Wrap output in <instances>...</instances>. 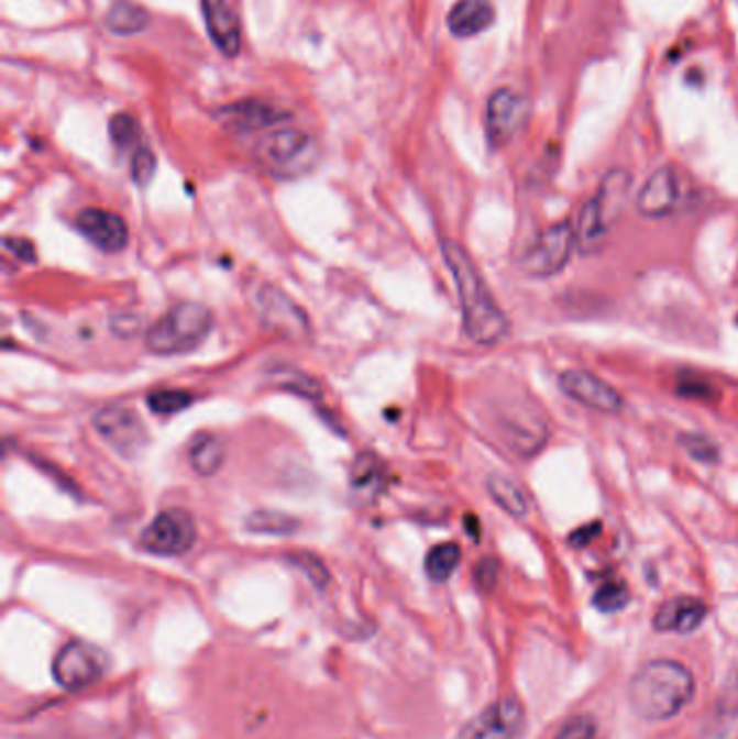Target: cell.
<instances>
[{
    "mask_svg": "<svg viewBox=\"0 0 738 739\" xmlns=\"http://www.w3.org/2000/svg\"><path fill=\"white\" fill-rule=\"evenodd\" d=\"M442 255L458 286L466 335L478 346L503 342L509 333V320L489 293L469 251L455 241H442Z\"/></svg>",
    "mask_w": 738,
    "mask_h": 739,
    "instance_id": "cell-1",
    "label": "cell"
},
{
    "mask_svg": "<svg viewBox=\"0 0 738 739\" xmlns=\"http://www.w3.org/2000/svg\"><path fill=\"white\" fill-rule=\"evenodd\" d=\"M695 679L691 671L673 660H652L643 664L628 685L632 712L646 723L675 718L693 698Z\"/></svg>",
    "mask_w": 738,
    "mask_h": 739,
    "instance_id": "cell-2",
    "label": "cell"
},
{
    "mask_svg": "<svg viewBox=\"0 0 738 739\" xmlns=\"http://www.w3.org/2000/svg\"><path fill=\"white\" fill-rule=\"evenodd\" d=\"M214 324L212 311L194 301L167 309L145 333V349L152 355H187L203 344Z\"/></svg>",
    "mask_w": 738,
    "mask_h": 739,
    "instance_id": "cell-3",
    "label": "cell"
},
{
    "mask_svg": "<svg viewBox=\"0 0 738 739\" xmlns=\"http://www.w3.org/2000/svg\"><path fill=\"white\" fill-rule=\"evenodd\" d=\"M317 156V141L297 128L273 130L256 145L258 163L279 178H295L310 172Z\"/></svg>",
    "mask_w": 738,
    "mask_h": 739,
    "instance_id": "cell-4",
    "label": "cell"
},
{
    "mask_svg": "<svg viewBox=\"0 0 738 739\" xmlns=\"http://www.w3.org/2000/svg\"><path fill=\"white\" fill-rule=\"evenodd\" d=\"M198 541V526L183 508H167L158 512L141 532V550L156 555L187 554Z\"/></svg>",
    "mask_w": 738,
    "mask_h": 739,
    "instance_id": "cell-5",
    "label": "cell"
},
{
    "mask_svg": "<svg viewBox=\"0 0 738 739\" xmlns=\"http://www.w3.org/2000/svg\"><path fill=\"white\" fill-rule=\"evenodd\" d=\"M576 246V230L570 221L546 228L522 255V271L536 279H546L565 268Z\"/></svg>",
    "mask_w": 738,
    "mask_h": 739,
    "instance_id": "cell-6",
    "label": "cell"
},
{
    "mask_svg": "<svg viewBox=\"0 0 738 739\" xmlns=\"http://www.w3.org/2000/svg\"><path fill=\"white\" fill-rule=\"evenodd\" d=\"M109 658L98 647L71 640L57 653L53 662V677L69 692L85 690L107 675Z\"/></svg>",
    "mask_w": 738,
    "mask_h": 739,
    "instance_id": "cell-7",
    "label": "cell"
},
{
    "mask_svg": "<svg viewBox=\"0 0 738 739\" xmlns=\"http://www.w3.org/2000/svg\"><path fill=\"white\" fill-rule=\"evenodd\" d=\"M254 306L261 324L284 340H306L310 335L308 313L279 288L263 284L256 290Z\"/></svg>",
    "mask_w": 738,
    "mask_h": 739,
    "instance_id": "cell-8",
    "label": "cell"
},
{
    "mask_svg": "<svg viewBox=\"0 0 738 739\" xmlns=\"http://www.w3.org/2000/svg\"><path fill=\"white\" fill-rule=\"evenodd\" d=\"M93 429L124 459L139 456L150 443L147 427L139 413L126 405H111L100 409L93 416Z\"/></svg>",
    "mask_w": 738,
    "mask_h": 739,
    "instance_id": "cell-9",
    "label": "cell"
},
{
    "mask_svg": "<svg viewBox=\"0 0 738 739\" xmlns=\"http://www.w3.org/2000/svg\"><path fill=\"white\" fill-rule=\"evenodd\" d=\"M529 120V100L509 87L496 89L487 100L485 130L492 147L507 145Z\"/></svg>",
    "mask_w": 738,
    "mask_h": 739,
    "instance_id": "cell-10",
    "label": "cell"
},
{
    "mask_svg": "<svg viewBox=\"0 0 738 739\" xmlns=\"http://www.w3.org/2000/svg\"><path fill=\"white\" fill-rule=\"evenodd\" d=\"M525 707L516 696H505L472 720L460 731V739H516L525 727Z\"/></svg>",
    "mask_w": 738,
    "mask_h": 739,
    "instance_id": "cell-11",
    "label": "cell"
},
{
    "mask_svg": "<svg viewBox=\"0 0 738 739\" xmlns=\"http://www.w3.org/2000/svg\"><path fill=\"white\" fill-rule=\"evenodd\" d=\"M559 387L568 398L576 400L587 409L608 416H615L624 409L621 394L590 370H565L559 376Z\"/></svg>",
    "mask_w": 738,
    "mask_h": 739,
    "instance_id": "cell-12",
    "label": "cell"
},
{
    "mask_svg": "<svg viewBox=\"0 0 738 739\" xmlns=\"http://www.w3.org/2000/svg\"><path fill=\"white\" fill-rule=\"evenodd\" d=\"M74 228L100 251L118 253L129 245L131 232L124 217L102 208H85L76 214Z\"/></svg>",
    "mask_w": 738,
    "mask_h": 739,
    "instance_id": "cell-13",
    "label": "cell"
},
{
    "mask_svg": "<svg viewBox=\"0 0 738 739\" xmlns=\"http://www.w3.org/2000/svg\"><path fill=\"white\" fill-rule=\"evenodd\" d=\"M201 15L217 51L234 59L243 46V31L232 4L228 0H201Z\"/></svg>",
    "mask_w": 738,
    "mask_h": 739,
    "instance_id": "cell-14",
    "label": "cell"
},
{
    "mask_svg": "<svg viewBox=\"0 0 738 739\" xmlns=\"http://www.w3.org/2000/svg\"><path fill=\"white\" fill-rule=\"evenodd\" d=\"M290 115L265 100H239L228 107H221L214 113V120L234 132H256L279 122H286Z\"/></svg>",
    "mask_w": 738,
    "mask_h": 739,
    "instance_id": "cell-15",
    "label": "cell"
},
{
    "mask_svg": "<svg viewBox=\"0 0 738 739\" xmlns=\"http://www.w3.org/2000/svg\"><path fill=\"white\" fill-rule=\"evenodd\" d=\"M680 199V186L673 167L657 169L637 197V210L646 219H663L673 212Z\"/></svg>",
    "mask_w": 738,
    "mask_h": 739,
    "instance_id": "cell-16",
    "label": "cell"
},
{
    "mask_svg": "<svg viewBox=\"0 0 738 739\" xmlns=\"http://www.w3.org/2000/svg\"><path fill=\"white\" fill-rule=\"evenodd\" d=\"M708 616V606L697 597H675L654 615V629L665 633H693Z\"/></svg>",
    "mask_w": 738,
    "mask_h": 739,
    "instance_id": "cell-17",
    "label": "cell"
},
{
    "mask_svg": "<svg viewBox=\"0 0 738 739\" xmlns=\"http://www.w3.org/2000/svg\"><path fill=\"white\" fill-rule=\"evenodd\" d=\"M496 20L492 0H458L449 11V29L455 37L469 40L487 31Z\"/></svg>",
    "mask_w": 738,
    "mask_h": 739,
    "instance_id": "cell-18",
    "label": "cell"
},
{
    "mask_svg": "<svg viewBox=\"0 0 738 739\" xmlns=\"http://www.w3.org/2000/svg\"><path fill=\"white\" fill-rule=\"evenodd\" d=\"M608 223L604 219L603 208L596 197H592L579 212V228H576V245L585 253L601 251L608 234Z\"/></svg>",
    "mask_w": 738,
    "mask_h": 739,
    "instance_id": "cell-19",
    "label": "cell"
},
{
    "mask_svg": "<svg viewBox=\"0 0 738 739\" xmlns=\"http://www.w3.org/2000/svg\"><path fill=\"white\" fill-rule=\"evenodd\" d=\"M189 463L198 476H214L225 463V445L214 434H198L189 448Z\"/></svg>",
    "mask_w": 738,
    "mask_h": 739,
    "instance_id": "cell-20",
    "label": "cell"
},
{
    "mask_svg": "<svg viewBox=\"0 0 738 739\" xmlns=\"http://www.w3.org/2000/svg\"><path fill=\"white\" fill-rule=\"evenodd\" d=\"M150 24V13L133 0H115L104 15V26L115 35H136Z\"/></svg>",
    "mask_w": 738,
    "mask_h": 739,
    "instance_id": "cell-21",
    "label": "cell"
},
{
    "mask_svg": "<svg viewBox=\"0 0 738 739\" xmlns=\"http://www.w3.org/2000/svg\"><path fill=\"white\" fill-rule=\"evenodd\" d=\"M487 492L492 499L511 517L522 519L529 512V499L525 492L518 487L516 481L503 476V474H489L487 476Z\"/></svg>",
    "mask_w": 738,
    "mask_h": 739,
    "instance_id": "cell-22",
    "label": "cell"
},
{
    "mask_svg": "<svg viewBox=\"0 0 738 739\" xmlns=\"http://www.w3.org/2000/svg\"><path fill=\"white\" fill-rule=\"evenodd\" d=\"M630 174L624 169H613L601 185V190L594 195L603 208L604 219L610 225L613 219L621 212L626 199H628V188H630Z\"/></svg>",
    "mask_w": 738,
    "mask_h": 739,
    "instance_id": "cell-23",
    "label": "cell"
},
{
    "mask_svg": "<svg viewBox=\"0 0 738 739\" xmlns=\"http://www.w3.org/2000/svg\"><path fill=\"white\" fill-rule=\"evenodd\" d=\"M268 378L275 387L286 389V391L297 394V396L308 398V400H319L323 396L321 385L310 374H306L304 370L293 368V366H275L268 372Z\"/></svg>",
    "mask_w": 738,
    "mask_h": 739,
    "instance_id": "cell-24",
    "label": "cell"
},
{
    "mask_svg": "<svg viewBox=\"0 0 738 739\" xmlns=\"http://www.w3.org/2000/svg\"><path fill=\"white\" fill-rule=\"evenodd\" d=\"M462 560V548L458 543H440L429 550L425 558V571L433 582H447Z\"/></svg>",
    "mask_w": 738,
    "mask_h": 739,
    "instance_id": "cell-25",
    "label": "cell"
},
{
    "mask_svg": "<svg viewBox=\"0 0 738 739\" xmlns=\"http://www.w3.org/2000/svg\"><path fill=\"white\" fill-rule=\"evenodd\" d=\"M247 530L258 534H290L297 530V519L277 512V510H258L247 519Z\"/></svg>",
    "mask_w": 738,
    "mask_h": 739,
    "instance_id": "cell-26",
    "label": "cell"
},
{
    "mask_svg": "<svg viewBox=\"0 0 738 739\" xmlns=\"http://www.w3.org/2000/svg\"><path fill=\"white\" fill-rule=\"evenodd\" d=\"M194 396L185 389H156L147 396V407L156 416H174L191 405Z\"/></svg>",
    "mask_w": 738,
    "mask_h": 739,
    "instance_id": "cell-27",
    "label": "cell"
},
{
    "mask_svg": "<svg viewBox=\"0 0 738 739\" xmlns=\"http://www.w3.org/2000/svg\"><path fill=\"white\" fill-rule=\"evenodd\" d=\"M678 443L686 450V454L700 463H706V465H713L719 461V445L708 439L706 434H700V432H682L678 437Z\"/></svg>",
    "mask_w": 738,
    "mask_h": 739,
    "instance_id": "cell-28",
    "label": "cell"
},
{
    "mask_svg": "<svg viewBox=\"0 0 738 739\" xmlns=\"http://www.w3.org/2000/svg\"><path fill=\"white\" fill-rule=\"evenodd\" d=\"M628 604H630V591L624 582H606L594 595V606L604 615L619 613Z\"/></svg>",
    "mask_w": 738,
    "mask_h": 739,
    "instance_id": "cell-29",
    "label": "cell"
},
{
    "mask_svg": "<svg viewBox=\"0 0 738 739\" xmlns=\"http://www.w3.org/2000/svg\"><path fill=\"white\" fill-rule=\"evenodd\" d=\"M384 478V465L373 454H360L351 470V481L357 489H371L373 483H379Z\"/></svg>",
    "mask_w": 738,
    "mask_h": 739,
    "instance_id": "cell-30",
    "label": "cell"
},
{
    "mask_svg": "<svg viewBox=\"0 0 738 739\" xmlns=\"http://www.w3.org/2000/svg\"><path fill=\"white\" fill-rule=\"evenodd\" d=\"M109 132H111V139L115 143V147L129 150L131 145L139 141L141 130H139V123L134 122L133 115L120 113L109 123Z\"/></svg>",
    "mask_w": 738,
    "mask_h": 739,
    "instance_id": "cell-31",
    "label": "cell"
},
{
    "mask_svg": "<svg viewBox=\"0 0 738 739\" xmlns=\"http://www.w3.org/2000/svg\"><path fill=\"white\" fill-rule=\"evenodd\" d=\"M154 174H156V156L152 154L150 147H136L133 154V163H131V176H133L134 185H150Z\"/></svg>",
    "mask_w": 738,
    "mask_h": 739,
    "instance_id": "cell-32",
    "label": "cell"
},
{
    "mask_svg": "<svg viewBox=\"0 0 738 739\" xmlns=\"http://www.w3.org/2000/svg\"><path fill=\"white\" fill-rule=\"evenodd\" d=\"M596 734H598V725H596V720L592 718V716H574V718H570L563 727H561V731H559V736L554 739H596Z\"/></svg>",
    "mask_w": 738,
    "mask_h": 739,
    "instance_id": "cell-33",
    "label": "cell"
},
{
    "mask_svg": "<svg viewBox=\"0 0 738 739\" xmlns=\"http://www.w3.org/2000/svg\"><path fill=\"white\" fill-rule=\"evenodd\" d=\"M293 564H297L319 588H323L328 582H330V573L328 569L323 566V562L319 558L310 554H297L290 558Z\"/></svg>",
    "mask_w": 738,
    "mask_h": 739,
    "instance_id": "cell-34",
    "label": "cell"
},
{
    "mask_svg": "<svg viewBox=\"0 0 738 739\" xmlns=\"http://www.w3.org/2000/svg\"><path fill=\"white\" fill-rule=\"evenodd\" d=\"M496 577H498V560L496 558H481L478 564L474 566V580H476L478 588L492 591L496 586Z\"/></svg>",
    "mask_w": 738,
    "mask_h": 739,
    "instance_id": "cell-35",
    "label": "cell"
},
{
    "mask_svg": "<svg viewBox=\"0 0 738 739\" xmlns=\"http://www.w3.org/2000/svg\"><path fill=\"white\" fill-rule=\"evenodd\" d=\"M4 249H7L9 253H13L20 262L33 264V262L37 260L35 246L31 245L26 239H4Z\"/></svg>",
    "mask_w": 738,
    "mask_h": 739,
    "instance_id": "cell-36",
    "label": "cell"
},
{
    "mask_svg": "<svg viewBox=\"0 0 738 739\" xmlns=\"http://www.w3.org/2000/svg\"><path fill=\"white\" fill-rule=\"evenodd\" d=\"M601 532H603V523H601V521H594V523L583 526V528H579L576 532H572L570 543H572L574 548H587L596 537H601Z\"/></svg>",
    "mask_w": 738,
    "mask_h": 739,
    "instance_id": "cell-37",
    "label": "cell"
},
{
    "mask_svg": "<svg viewBox=\"0 0 738 739\" xmlns=\"http://www.w3.org/2000/svg\"><path fill=\"white\" fill-rule=\"evenodd\" d=\"M113 331L124 338H133L139 331V318L136 316H118L113 318Z\"/></svg>",
    "mask_w": 738,
    "mask_h": 739,
    "instance_id": "cell-38",
    "label": "cell"
},
{
    "mask_svg": "<svg viewBox=\"0 0 738 739\" xmlns=\"http://www.w3.org/2000/svg\"><path fill=\"white\" fill-rule=\"evenodd\" d=\"M466 530H470L474 539H478V521L474 517H466Z\"/></svg>",
    "mask_w": 738,
    "mask_h": 739,
    "instance_id": "cell-39",
    "label": "cell"
}]
</instances>
